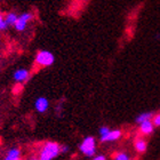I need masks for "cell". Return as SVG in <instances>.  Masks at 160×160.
Masks as SVG:
<instances>
[{"mask_svg": "<svg viewBox=\"0 0 160 160\" xmlns=\"http://www.w3.org/2000/svg\"><path fill=\"white\" fill-rule=\"evenodd\" d=\"M5 20H6L8 25H14V27H15V24H16L17 20H18V16H17L16 13L10 12V13H8L6 16H5Z\"/></svg>", "mask_w": 160, "mask_h": 160, "instance_id": "8fae6325", "label": "cell"}, {"mask_svg": "<svg viewBox=\"0 0 160 160\" xmlns=\"http://www.w3.org/2000/svg\"><path fill=\"white\" fill-rule=\"evenodd\" d=\"M93 160H107L104 156H96V157L94 158Z\"/></svg>", "mask_w": 160, "mask_h": 160, "instance_id": "ac0fdd59", "label": "cell"}, {"mask_svg": "<svg viewBox=\"0 0 160 160\" xmlns=\"http://www.w3.org/2000/svg\"><path fill=\"white\" fill-rule=\"evenodd\" d=\"M147 142L143 140V138H138V140L135 141V149H136L138 152H144V151L147 150Z\"/></svg>", "mask_w": 160, "mask_h": 160, "instance_id": "7c38bea8", "label": "cell"}, {"mask_svg": "<svg viewBox=\"0 0 160 160\" xmlns=\"http://www.w3.org/2000/svg\"><path fill=\"white\" fill-rule=\"evenodd\" d=\"M34 108H36V110H37L38 112L43 113V112H46V111L48 110L49 102H48V100H47L46 97L41 96L36 100V102H34Z\"/></svg>", "mask_w": 160, "mask_h": 160, "instance_id": "5b68a950", "label": "cell"}, {"mask_svg": "<svg viewBox=\"0 0 160 160\" xmlns=\"http://www.w3.org/2000/svg\"><path fill=\"white\" fill-rule=\"evenodd\" d=\"M9 27L8 24H7L6 20H5V17L0 14V31H3V30H6L7 28Z\"/></svg>", "mask_w": 160, "mask_h": 160, "instance_id": "4fadbf2b", "label": "cell"}, {"mask_svg": "<svg viewBox=\"0 0 160 160\" xmlns=\"http://www.w3.org/2000/svg\"><path fill=\"white\" fill-rule=\"evenodd\" d=\"M120 136H121V132L119 129L110 130L105 136L101 137V142H113V141H117Z\"/></svg>", "mask_w": 160, "mask_h": 160, "instance_id": "52a82bcc", "label": "cell"}, {"mask_svg": "<svg viewBox=\"0 0 160 160\" xmlns=\"http://www.w3.org/2000/svg\"><path fill=\"white\" fill-rule=\"evenodd\" d=\"M153 128H154V125L151 120H147V121H143V122L140 123L141 133L145 134V135L152 133V132H153Z\"/></svg>", "mask_w": 160, "mask_h": 160, "instance_id": "ba28073f", "label": "cell"}, {"mask_svg": "<svg viewBox=\"0 0 160 160\" xmlns=\"http://www.w3.org/2000/svg\"><path fill=\"white\" fill-rule=\"evenodd\" d=\"M79 149L85 156H87V157H92V156H94V154H95V151H96L95 138L92 136L86 137V138L81 142Z\"/></svg>", "mask_w": 160, "mask_h": 160, "instance_id": "3957f363", "label": "cell"}, {"mask_svg": "<svg viewBox=\"0 0 160 160\" xmlns=\"http://www.w3.org/2000/svg\"><path fill=\"white\" fill-rule=\"evenodd\" d=\"M30 160H40V159H37V158H32V159H30Z\"/></svg>", "mask_w": 160, "mask_h": 160, "instance_id": "d6986e66", "label": "cell"}, {"mask_svg": "<svg viewBox=\"0 0 160 160\" xmlns=\"http://www.w3.org/2000/svg\"><path fill=\"white\" fill-rule=\"evenodd\" d=\"M33 18V14L32 13H23L18 16L16 24H15V29L17 31H24L27 28L28 23Z\"/></svg>", "mask_w": 160, "mask_h": 160, "instance_id": "277c9868", "label": "cell"}, {"mask_svg": "<svg viewBox=\"0 0 160 160\" xmlns=\"http://www.w3.org/2000/svg\"><path fill=\"white\" fill-rule=\"evenodd\" d=\"M68 151H69V147H67V145H63V147H61V152L65 153V152H68Z\"/></svg>", "mask_w": 160, "mask_h": 160, "instance_id": "e0dca14e", "label": "cell"}, {"mask_svg": "<svg viewBox=\"0 0 160 160\" xmlns=\"http://www.w3.org/2000/svg\"><path fill=\"white\" fill-rule=\"evenodd\" d=\"M30 77V71L27 70V69H18L17 71H15L14 73V80L16 81L17 83L21 82H25Z\"/></svg>", "mask_w": 160, "mask_h": 160, "instance_id": "8992f818", "label": "cell"}, {"mask_svg": "<svg viewBox=\"0 0 160 160\" xmlns=\"http://www.w3.org/2000/svg\"><path fill=\"white\" fill-rule=\"evenodd\" d=\"M61 152V147L55 142H47L43 144L42 149L40 151V160H53L56 158Z\"/></svg>", "mask_w": 160, "mask_h": 160, "instance_id": "6da1fadb", "label": "cell"}, {"mask_svg": "<svg viewBox=\"0 0 160 160\" xmlns=\"http://www.w3.org/2000/svg\"><path fill=\"white\" fill-rule=\"evenodd\" d=\"M114 160H129V157H128V154H127V153H125V152H121V153L116 154Z\"/></svg>", "mask_w": 160, "mask_h": 160, "instance_id": "5bb4252c", "label": "cell"}, {"mask_svg": "<svg viewBox=\"0 0 160 160\" xmlns=\"http://www.w3.org/2000/svg\"><path fill=\"white\" fill-rule=\"evenodd\" d=\"M34 62L39 67H50L55 62V56L50 52H48V50H40L39 53L37 54V56H36Z\"/></svg>", "mask_w": 160, "mask_h": 160, "instance_id": "7a4b0ae2", "label": "cell"}, {"mask_svg": "<svg viewBox=\"0 0 160 160\" xmlns=\"http://www.w3.org/2000/svg\"><path fill=\"white\" fill-rule=\"evenodd\" d=\"M21 158V151L16 148H13L8 151L5 160H20Z\"/></svg>", "mask_w": 160, "mask_h": 160, "instance_id": "9c48e42d", "label": "cell"}, {"mask_svg": "<svg viewBox=\"0 0 160 160\" xmlns=\"http://www.w3.org/2000/svg\"><path fill=\"white\" fill-rule=\"evenodd\" d=\"M152 122H153L154 126H160V113L156 114V116H153V120H152Z\"/></svg>", "mask_w": 160, "mask_h": 160, "instance_id": "2e32d148", "label": "cell"}, {"mask_svg": "<svg viewBox=\"0 0 160 160\" xmlns=\"http://www.w3.org/2000/svg\"><path fill=\"white\" fill-rule=\"evenodd\" d=\"M110 128L109 127H107V126H102L100 128V135H101V137H103V136H105L109 132H110Z\"/></svg>", "mask_w": 160, "mask_h": 160, "instance_id": "9a60e30c", "label": "cell"}, {"mask_svg": "<svg viewBox=\"0 0 160 160\" xmlns=\"http://www.w3.org/2000/svg\"><path fill=\"white\" fill-rule=\"evenodd\" d=\"M153 116H154L153 112H144V113L138 114L136 117V119H135V121L137 123H141L143 122V121H147V120H151L153 118Z\"/></svg>", "mask_w": 160, "mask_h": 160, "instance_id": "30bf717a", "label": "cell"}]
</instances>
